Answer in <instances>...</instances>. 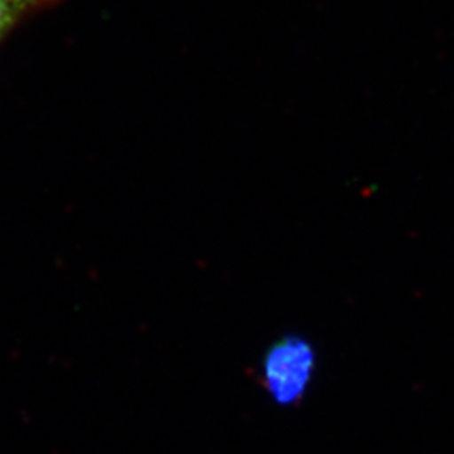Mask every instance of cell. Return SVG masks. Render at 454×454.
Listing matches in <instances>:
<instances>
[{
	"mask_svg": "<svg viewBox=\"0 0 454 454\" xmlns=\"http://www.w3.org/2000/svg\"><path fill=\"white\" fill-rule=\"evenodd\" d=\"M315 358L309 343L290 337L276 343L264 360V382L278 404H293L307 392Z\"/></svg>",
	"mask_w": 454,
	"mask_h": 454,
	"instance_id": "obj_1",
	"label": "cell"
},
{
	"mask_svg": "<svg viewBox=\"0 0 454 454\" xmlns=\"http://www.w3.org/2000/svg\"><path fill=\"white\" fill-rule=\"evenodd\" d=\"M58 2L59 0H0V41L12 33L19 24Z\"/></svg>",
	"mask_w": 454,
	"mask_h": 454,
	"instance_id": "obj_2",
	"label": "cell"
}]
</instances>
